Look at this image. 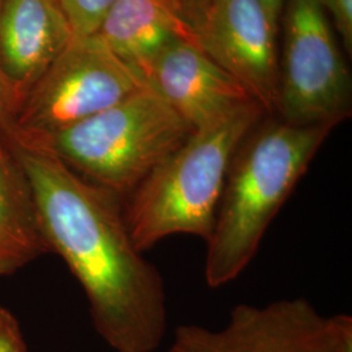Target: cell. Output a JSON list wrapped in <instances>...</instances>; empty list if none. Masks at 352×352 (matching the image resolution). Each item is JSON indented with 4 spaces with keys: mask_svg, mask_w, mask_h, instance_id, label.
<instances>
[{
    "mask_svg": "<svg viewBox=\"0 0 352 352\" xmlns=\"http://www.w3.org/2000/svg\"><path fill=\"white\" fill-rule=\"evenodd\" d=\"M116 0H60V8L74 36L96 34Z\"/></svg>",
    "mask_w": 352,
    "mask_h": 352,
    "instance_id": "13",
    "label": "cell"
},
{
    "mask_svg": "<svg viewBox=\"0 0 352 352\" xmlns=\"http://www.w3.org/2000/svg\"><path fill=\"white\" fill-rule=\"evenodd\" d=\"M74 37L55 0H1L0 71L21 101Z\"/></svg>",
    "mask_w": 352,
    "mask_h": 352,
    "instance_id": "10",
    "label": "cell"
},
{
    "mask_svg": "<svg viewBox=\"0 0 352 352\" xmlns=\"http://www.w3.org/2000/svg\"><path fill=\"white\" fill-rule=\"evenodd\" d=\"M0 352H26V344L19 321L0 305Z\"/></svg>",
    "mask_w": 352,
    "mask_h": 352,
    "instance_id": "14",
    "label": "cell"
},
{
    "mask_svg": "<svg viewBox=\"0 0 352 352\" xmlns=\"http://www.w3.org/2000/svg\"><path fill=\"white\" fill-rule=\"evenodd\" d=\"M260 3L263 4L270 23L276 29H278L279 16H280L282 8H283V0H260Z\"/></svg>",
    "mask_w": 352,
    "mask_h": 352,
    "instance_id": "18",
    "label": "cell"
},
{
    "mask_svg": "<svg viewBox=\"0 0 352 352\" xmlns=\"http://www.w3.org/2000/svg\"><path fill=\"white\" fill-rule=\"evenodd\" d=\"M146 87L97 34L74 36L26 91L12 124L1 131L26 139L51 135Z\"/></svg>",
    "mask_w": 352,
    "mask_h": 352,
    "instance_id": "5",
    "label": "cell"
},
{
    "mask_svg": "<svg viewBox=\"0 0 352 352\" xmlns=\"http://www.w3.org/2000/svg\"><path fill=\"white\" fill-rule=\"evenodd\" d=\"M166 352H352V317L324 315L305 298L239 304L221 329L176 327Z\"/></svg>",
    "mask_w": 352,
    "mask_h": 352,
    "instance_id": "7",
    "label": "cell"
},
{
    "mask_svg": "<svg viewBox=\"0 0 352 352\" xmlns=\"http://www.w3.org/2000/svg\"><path fill=\"white\" fill-rule=\"evenodd\" d=\"M173 7L175 8L176 12L180 14V17L190 26L196 21L197 16L204 8V6L206 4L208 0H168Z\"/></svg>",
    "mask_w": 352,
    "mask_h": 352,
    "instance_id": "17",
    "label": "cell"
},
{
    "mask_svg": "<svg viewBox=\"0 0 352 352\" xmlns=\"http://www.w3.org/2000/svg\"><path fill=\"white\" fill-rule=\"evenodd\" d=\"M0 3H1V0H0Z\"/></svg>",
    "mask_w": 352,
    "mask_h": 352,
    "instance_id": "20",
    "label": "cell"
},
{
    "mask_svg": "<svg viewBox=\"0 0 352 352\" xmlns=\"http://www.w3.org/2000/svg\"><path fill=\"white\" fill-rule=\"evenodd\" d=\"M192 132L193 128L146 87L59 132L33 139L8 135L51 151L76 174L124 201Z\"/></svg>",
    "mask_w": 352,
    "mask_h": 352,
    "instance_id": "4",
    "label": "cell"
},
{
    "mask_svg": "<svg viewBox=\"0 0 352 352\" xmlns=\"http://www.w3.org/2000/svg\"><path fill=\"white\" fill-rule=\"evenodd\" d=\"M55 1H58V3H59V1H60V0H55Z\"/></svg>",
    "mask_w": 352,
    "mask_h": 352,
    "instance_id": "19",
    "label": "cell"
},
{
    "mask_svg": "<svg viewBox=\"0 0 352 352\" xmlns=\"http://www.w3.org/2000/svg\"><path fill=\"white\" fill-rule=\"evenodd\" d=\"M192 32L197 46L248 89L266 113L277 111V29L260 0H208Z\"/></svg>",
    "mask_w": 352,
    "mask_h": 352,
    "instance_id": "8",
    "label": "cell"
},
{
    "mask_svg": "<svg viewBox=\"0 0 352 352\" xmlns=\"http://www.w3.org/2000/svg\"><path fill=\"white\" fill-rule=\"evenodd\" d=\"M146 84L193 131L239 104L256 101L234 76L186 39L175 41L157 56Z\"/></svg>",
    "mask_w": 352,
    "mask_h": 352,
    "instance_id": "9",
    "label": "cell"
},
{
    "mask_svg": "<svg viewBox=\"0 0 352 352\" xmlns=\"http://www.w3.org/2000/svg\"><path fill=\"white\" fill-rule=\"evenodd\" d=\"M96 34L145 82L167 46L179 39L196 43L190 26L168 0H116Z\"/></svg>",
    "mask_w": 352,
    "mask_h": 352,
    "instance_id": "11",
    "label": "cell"
},
{
    "mask_svg": "<svg viewBox=\"0 0 352 352\" xmlns=\"http://www.w3.org/2000/svg\"><path fill=\"white\" fill-rule=\"evenodd\" d=\"M277 111L294 126H340L351 84L322 0H287Z\"/></svg>",
    "mask_w": 352,
    "mask_h": 352,
    "instance_id": "6",
    "label": "cell"
},
{
    "mask_svg": "<svg viewBox=\"0 0 352 352\" xmlns=\"http://www.w3.org/2000/svg\"><path fill=\"white\" fill-rule=\"evenodd\" d=\"M327 12L331 14L336 28L343 39L344 49L352 50V0H322Z\"/></svg>",
    "mask_w": 352,
    "mask_h": 352,
    "instance_id": "15",
    "label": "cell"
},
{
    "mask_svg": "<svg viewBox=\"0 0 352 352\" xmlns=\"http://www.w3.org/2000/svg\"><path fill=\"white\" fill-rule=\"evenodd\" d=\"M263 120L241 141L227 171L206 241L204 276L210 289L226 286L251 264L279 209L337 126Z\"/></svg>",
    "mask_w": 352,
    "mask_h": 352,
    "instance_id": "2",
    "label": "cell"
},
{
    "mask_svg": "<svg viewBox=\"0 0 352 352\" xmlns=\"http://www.w3.org/2000/svg\"><path fill=\"white\" fill-rule=\"evenodd\" d=\"M3 133L25 173L49 252L81 285L102 340L115 352L155 351L167 329L164 278L132 239L123 200L45 148Z\"/></svg>",
    "mask_w": 352,
    "mask_h": 352,
    "instance_id": "1",
    "label": "cell"
},
{
    "mask_svg": "<svg viewBox=\"0 0 352 352\" xmlns=\"http://www.w3.org/2000/svg\"><path fill=\"white\" fill-rule=\"evenodd\" d=\"M267 115L251 101L195 129L123 201L126 226L140 251L173 235L209 240L241 141Z\"/></svg>",
    "mask_w": 352,
    "mask_h": 352,
    "instance_id": "3",
    "label": "cell"
},
{
    "mask_svg": "<svg viewBox=\"0 0 352 352\" xmlns=\"http://www.w3.org/2000/svg\"><path fill=\"white\" fill-rule=\"evenodd\" d=\"M20 103V94L14 90L10 81L0 71V129H4L12 124Z\"/></svg>",
    "mask_w": 352,
    "mask_h": 352,
    "instance_id": "16",
    "label": "cell"
},
{
    "mask_svg": "<svg viewBox=\"0 0 352 352\" xmlns=\"http://www.w3.org/2000/svg\"><path fill=\"white\" fill-rule=\"evenodd\" d=\"M47 252L25 173L0 131V277Z\"/></svg>",
    "mask_w": 352,
    "mask_h": 352,
    "instance_id": "12",
    "label": "cell"
}]
</instances>
